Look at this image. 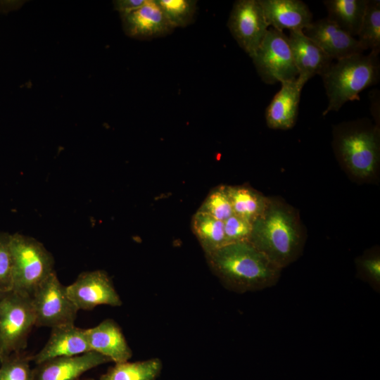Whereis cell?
<instances>
[{"label":"cell","mask_w":380,"mask_h":380,"mask_svg":"<svg viewBox=\"0 0 380 380\" xmlns=\"http://www.w3.org/2000/svg\"><path fill=\"white\" fill-rule=\"evenodd\" d=\"M91 351L109 358L115 363L128 361L132 351L121 328L112 319H106L98 325L85 329Z\"/></svg>","instance_id":"obj_16"},{"label":"cell","mask_w":380,"mask_h":380,"mask_svg":"<svg viewBox=\"0 0 380 380\" xmlns=\"http://www.w3.org/2000/svg\"><path fill=\"white\" fill-rule=\"evenodd\" d=\"M174 28L184 27L194 21L197 1L156 0Z\"/></svg>","instance_id":"obj_24"},{"label":"cell","mask_w":380,"mask_h":380,"mask_svg":"<svg viewBox=\"0 0 380 380\" xmlns=\"http://www.w3.org/2000/svg\"><path fill=\"white\" fill-rule=\"evenodd\" d=\"M191 227L205 254L227 244L224 222L206 213L197 210L192 216Z\"/></svg>","instance_id":"obj_21"},{"label":"cell","mask_w":380,"mask_h":380,"mask_svg":"<svg viewBox=\"0 0 380 380\" xmlns=\"http://www.w3.org/2000/svg\"><path fill=\"white\" fill-rule=\"evenodd\" d=\"M305 83L299 77L281 83V89L265 110V120L269 128L286 130L294 127L301 91Z\"/></svg>","instance_id":"obj_13"},{"label":"cell","mask_w":380,"mask_h":380,"mask_svg":"<svg viewBox=\"0 0 380 380\" xmlns=\"http://www.w3.org/2000/svg\"><path fill=\"white\" fill-rule=\"evenodd\" d=\"M227 27L239 46L251 57L268 30L258 0H238L232 6Z\"/></svg>","instance_id":"obj_9"},{"label":"cell","mask_w":380,"mask_h":380,"mask_svg":"<svg viewBox=\"0 0 380 380\" xmlns=\"http://www.w3.org/2000/svg\"><path fill=\"white\" fill-rule=\"evenodd\" d=\"M223 222L227 244L249 241L253 223L234 214Z\"/></svg>","instance_id":"obj_28"},{"label":"cell","mask_w":380,"mask_h":380,"mask_svg":"<svg viewBox=\"0 0 380 380\" xmlns=\"http://www.w3.org/2000/svg\"><path fill=\"white\" fill-rule=\"evenodd\" d=\"M4 293H1V292H0V300H1V298H3Z\"/></svg>","instance_id":"obj_31"},{"label":"cell","mask_w":380,"mask_h":380,"mask_svg":"<svg viewBox=\"0 0 380 380\" xmlns=\"http://www.w3.org/2000/svg\"><path fill=\"white\" fill-rule=\"evenodd\" d=\"M162 369V362L151 358L137 362L115 363L102 374L100 380H156Z\"/></svg>","instance_id":"obj_22"},{"label":"cell","mask_w":380,"mask_h":380,"mask_svg":"<svg viewBox=\"0 0 380 380\" xmlns=\"http://www.w3.org/2000/svg\"><path fill=\"white\" fill-rule=\"evenodd\" d=\"M89 351L85 329L75 324L64 325L51 329L46 343L32 355V361L38 365L54 358L75 356Z\"/></svg>","instance_id":"obj_15"},{"label":"cell","mask_w":380,"mask_h":380,"mask_svg":"<svg viewBox=\"0 0 380 380\" xmlns=\"http://www.w3.org/2000/svg\"><path fill=\"white\" fill-rule=\"evenodd\" d=\"M35 327H57L75 324L77 308L69 298L66 286L53 272L31 296Z\"/></svg>","instance_id":"obj_8"},{"label":"cell","mask_w":380,"mask_h":380,"mask_svg":"<svg viewBox=\"0 0 380 380\" xmlns=\"http://www.w3.org/2000/svg\"><path fill=\"white\" fill-rule=\"evenodd\" d=\"M78 380H94L92 379H78Z\"/></svg>","instance_id":"obj_32"},{"label":"cell","mask_w":380,"mask_h":380,"mask_svg":"<svg viewBox=\"0 0 380 380\" xmlns=\"http://www.w3.org/2000/svg\"><path fill=\"white\" fill-rule=\"evenodd\" d=\"M360 268L367 279L372 285L379 286L380 258L378 255L362 258L359 262Z\"/></svg>","instance_id":"obj_29"},{"label":"cell","mask_w":380,"mask_h":380,"mask_svg":"<svg viewBox=\"0 0 380 380\" xmlns=\"http://www.w3.org/2000/svg\"><path fill=\"white\" fill-rule=\"evenodd\" d=\"M379 128L367 119L341 123L334 129V148L344 168L360 179L372 178L380 160Z\"/></svg>","instance_id":"obj_4"},{"label":"cell","mask_w":380,"mask_h":380,"mask_svg":"<svg viewBox=\"0 0 380 380\" xmlns=\"http://www.w3.org/2000/svg\"><path fill=\"white\" fill-rule=\"evenodd\" d=\"M288 39L298 77L305 82L316 75L322 76L333 63V60L303 31H289Z\"/></svg>","instance_id":"obj_17"},{"label":"cell","mask_w":380,"mask_h":380,"mask_svg":"<svg viewBox=\"0 0 380 380\" xmlns=\"http://www.w3.org/2000/svg\"><path fill=\"white\" fill-rule=\"evenodd\" d=\"M323 2L329 20L351 36H357L368 0H326Z\"/></svg>","instance_id":"obj_19"},{"label":"cell","mask_w":380,"mask_h":380,"mask_svg":"<svg viewBox=\"0 0 380 380\" xmlns=\"http://www.w3.org/2000/svg\"><path fill=\"white\" fill-rule=\"evenodd\" d=\"M32 355L24 351L13 353L1 362L0 380H34L30 362Z\"/></svg>","instance_id":"obj_26"},{"label":"cell","mask_w":380,"mask_h":380,"mask_svg":"<svg viewBox=\"0 0 380 380\" xmlns=\"http://www.w3.org/2000/svg\"><path fill=\"white\" fill-rule=\"evenodd\" d=\"M283 269L300 255L305 243L298 213L281 200L270 198L264 213L253 223L249 241Z\"/></svg>","instance_id":"obj_2"},{"label":"cell","mask_w":380,"mask_h":380,"mask_svg":"<svg viewBox=\"0 0 380 380\" xmlns=\"http://www.w3.org/2000/svg\"><path fill=\"white\" fill-rule=\"evenodd\" d=\"M198 211L206 213L222 222L231 217L234 213L227 185L221 184L213 188Z\"/></svg>","instance_id":"obj_25"},{"label":"cell","mask_w":380,"mask_h":380,"mask_svg":"<svg viewBox=\"0 0 380 380\" xmlns=\"http://www.w3.org/2000/svg\"><path fill=\"white\" fill-rule=\"evenodd\" d=\"M11 234L0 232V292L12 290L13 262L11 251Z\"/></svg>","instance_id":"obj_27"},{"label":"cell","mask_w":380,"mask_h":380,"mask_svg":"<svg viewBox=\"0 0 380 380\" xmlns=\"http://www.w3.org/2000/svg\"><path fill=\"white\" fill-rule=\"evenodd\" d=\"M365 51L380 52V1L368 0L357 36Z\"/></svg>","instance_id":"obj_23"},{"label":"cell","mask_w":380,"mask_h":380,"mask_svg":"<svg viewBox=\"0 0 380 380\" xmlns=\"http://www.w3.org/2000/svg\"><path fill=\"white\" fill-rule=\"evenodd\" d=\"M111 362L94 351L46 361L34 369V380H78L86 372Z\"/></svg>","instance_id":"obj_14"},{"label":"cell","mask_w":380,"mask_h":380,"mask_svg":"<svg viewBox=\"0 0 380 380\" xmlns=\"http://www.w3.org/2000/svg\"><path fill=\"white\" fill-rule=\"evenodd\" d=\"M120 16L125 33L138 39L164 37L175 29L156 0H146L140 8Z\"/></svg>","instance_id":"obj_12"},{"label":"cell","mask_w":380,"mask_h":380,"mask_svg":"<svg viewBox=\"0 0 380 380\" xmlns=\"http://www.w3.org/2000/svg\"><path fill=\"white\" fill-rule=\"evenodd\" d=\"M234 215L253 223L267 209L270 198L248 185H227Z\"/></svg>","instance_id":"obj_20"},{"label":"cell","mask_w":380,"mask_h":380,"mask_svg":"<svg viewBox=\"0 0 380 380\" xmlns=\"http://www.w3.org/2000/svg\"><path fill=\"white\" fill-rule=\"evenodd\" d=\"M66 291L79 310H91L101 305L118 307L122 304L111 279L101 270L80 273L66 286Z\"/></svg>","instance_id":"obj_10"},{"label":"cell","mask_w":380,"mask_h":380,"mask_svg":"<svg viewBox=\"0 0 380 380\" xmlns=\"http://www.w3.org/2000/svg\"><path fill=\"white\" fill-rule=\"evenodd\" d=\"M303 32L315 42L332 60H339L365 49L355 37L327 18L312 22Z\"/></svg>","instance_id":"obj_11"},{"label":"cell","mask_w":380,"mask_h":380,"mask_svg":"<svg viewBox=\"0 0 380 380\" xmlns=\"http://www.w3.org/2000/svg\"><path fill=\"white\" fill-rule=\"evenodd\" d=\"M271 27L283 32L303 31L312 22V14L300 0H258Z\"/></svg>","instance_id":"obj_18"},{"label":"cell","mask_w":380,"mask_h":380,"mask_svg":"<svg viewBox=\"0 0 380 380\" xmlns=\"http://www.w3.org/2000/svg\"><path fill=\"white\" fill-rule=\"evenodd\" d=\"M15 292L32 296L54 270V258L36 239L20 233L11 236Z\"/></svg>","instance_id":"obj_5"},{"label":"cell","mask_w":380,"mask_h":380,"mask_svg":"<svg viewBox=\"0 0 380 380\" xmlns=\"http://www.w3.org/2000/svg\"><path fill=\"white\" fill-rule=\"evenodd\" d=\"M379 55L372 51L367 55L360 53L331 64L321 76L328 98L323 115L338 111L348 101H359L362 91L379 82Z\"/></svg>","instance_id":"obj_3"},{"label":"cell","mask_w":380,"mask_h":380,"mask_svg":"<svg viewBox=\"0 0 380 380\" xmlns=\"http://www.w3.org/2000/svg\"><path fill=\"white\" fill-rule=\"evenodd\" d=\"M251 58L258 74L266 84L281 83L298 77L289 39L284 32L269 28Z\"/></svg>","instance_id":"obj_7"},{"label":"cell","mask_w":380,"mask_h":380,"mask_svg":"<svg viewBox=\"0 0 380 380\" xmlns=\"http://www.w3.org/2000/svg\"><path fill=\"white\" fill-rule=\"evenodd\" d=\"M34 326L31 297L13 291L5 293L0 300V362L24 351Z\"/></svg>","instance_id":"obj_6"},{"label":"cell","mask_w":380,"mask_h":380,"mask_svg":"<svg viewBox=\"0 0 380 380\" xmlns=\"http://www.w3.org/2000/svg\"><path fill=\"white\" fill-rule=\"evenodd\" d=\"M205 255L212 272L225 288L236 293L271 287L282 270L248 241L226 244Z\"/></svg>","instance_id":"obj_1"},{"label":"cell","mask_w":380,"mask_h":380,"mask_svg":"<svg viewBox=\"0 0 380 380\" xmlns=\"http://www.w3.org/2000/svg\"><path fill=\"white\" fill-rule=\"evenodd\" d=\"M146 0H116L113 1L115 10L120 15L132 12L142 6Z\"/></svg>","instance_id":"obj_30"}]
</instances>
